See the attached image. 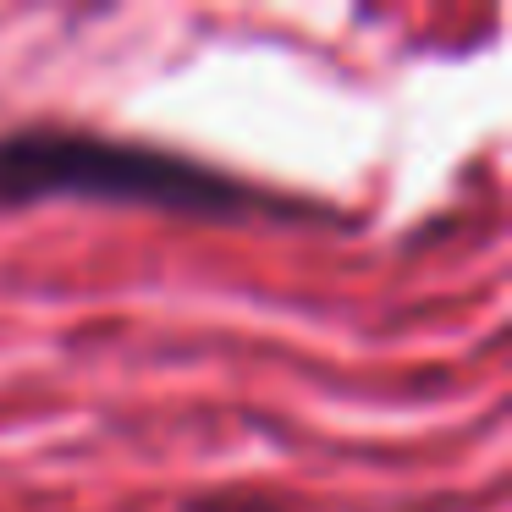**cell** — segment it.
I'll return each mask as SVG.
<instances>
[{
	"label": "cell",
	"mask_w": 512,
	"mask_h": 512,
	"mask_svg": "<svg viewBox=\"0 0 512 512\" xmlns=\"http://www.w3.org/2000/svg\"><path fill=\"white\" fill-rule=\"evenodd\" d=\"M100 199L149 204L171 215H243L254 188L177 149L100 138L78 127H17L0 138V204Z\"/></svg>",
	"instance_id": "1"
}]
</instances>
